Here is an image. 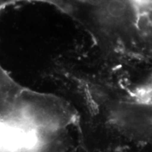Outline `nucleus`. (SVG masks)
<instances>
[{"label":"nucleus","mask_w":152,"mask_h":152,"mask_svg":"<svg viewBox=\"0 0 152 152\" xmlns=\"http://www.w3.org/2000/svg\"><path fill=\"white\" fill-rule=\"evenodd\" d=\"M75 121L41 96L0 94V152H67Z\"/></svg>","instance_id":"nucleus-1"},{"label":"nucleus","mask_w":152,"mask_h":152,"mask_svg":"<svg viewBox=\"0 0 152 152\" xmlns=\"http://www.w3.org/2000/svg\"><path fill=\"white\" fill-rule=\"evenodd\" d=\"M108 123L126 137L152 144V101L124 98L107 106Z\"/></svg>","instance_id":"nucleus-2"}]
</instances>
